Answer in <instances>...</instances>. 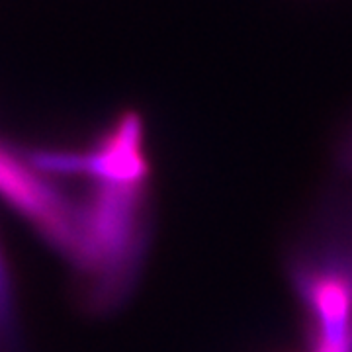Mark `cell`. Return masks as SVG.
<instances>
[{
    "mask_svg": "<svg viewBox=\"0 0 352 352\" xmlns=\"http://www.w3.org/2000/svg\"><path fill=\"white\" fill-rule=\"evenodd\" d=\"M309 352H352V214L331 215L292 263Z\"/></svg>",
    "mask_w": 352,
    "mask_h": 352,
    "instance_id": "cell-1",
    "label": "cell"
},
{
    "mask_svg": "<svg viewBox=\"0 0 352 352\" xmlns=\"http://www.w3.org/2000/svg\"><path fill=\"white\" fill-rule=\"evenodd\" d=\"M12 321V300H10V284L8 272L0 258V335H6Z\"/></svg>",
    "mask_w": 352,
    "mask_h": 352,
    "instance_id": "cell-2",
    "label": "cell"
}]
</instances>
